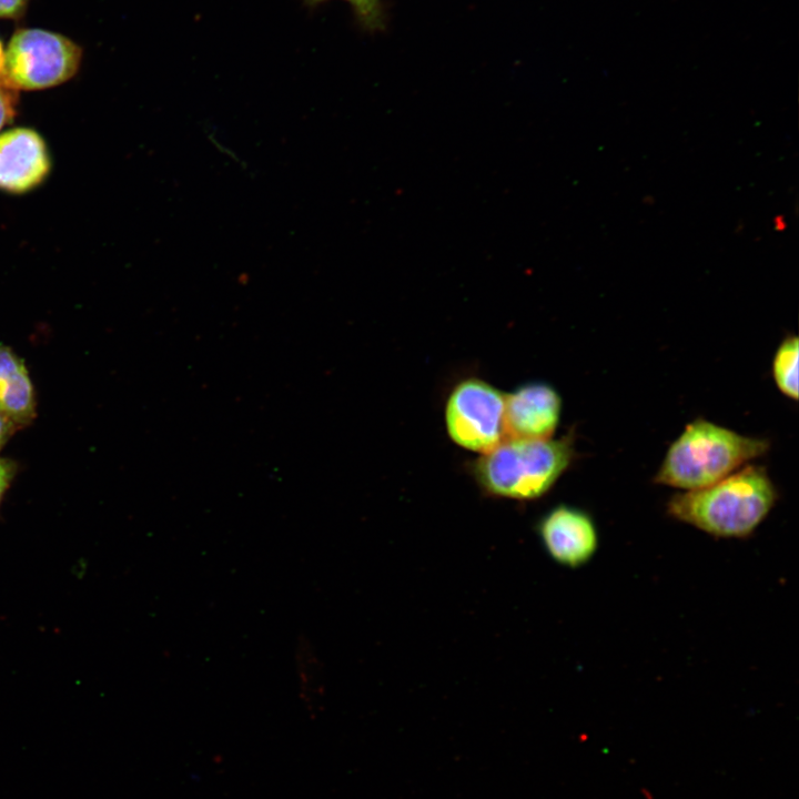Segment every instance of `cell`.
<instances>
[{
	"instance_id": "ba28073f",
	"label": "cell",
	"mask_w": 799,
	"mask_h": 799,
	"mask_svg": "<svg viewBox=\"0 0 799 799\" xmlns=\"http://www.w3.org/2000/svg\"><path fill=\"white\" fill-rule=\"evenodd\" d=\"M562 400L546 383H527L505 394V439L550 438L559 423Z\"/></svg>"
},
{
	"instance_id": "7c38bea8",
	"label": "cell",
	"mask_w": 799,
	"mask_h": 799,
	"mask_svg": "<svg viewBox=\"0 0 799 799\" xmlns=\"http://www.w3.org/2000/svg\"><path fill=\"white\" fill-rule=\"evenodd\" d=\"M7 79L0 81V130L16 115V95Z\"/></svg>"
},
{
	"instance_id": "7a4b0ae2",
	"label": "cell",
	"mask_w": 799,
	"mask_h": 799,
	"mask_svg": "<svg viewBox=\"0 0 799 799\" xmlns=\"http://www.w3.org/2000/svg\"><path fill=\"white\" fill-rule=\"evenodd\" d=\"M769 441L696 418L670 444L654 482L679 489L710 486L768 452Z\"/></svg>"
},
{
	"instance_id": "9c48e42d",
	"label": "cell",
	"mask_w": 799,
	"mask_h": 799,
	"mask_svg": "<svg viewBox=\"0 0 799 799\" xmlns=\"http://www.w3.org/2000/svg\"><path fill=\"white\" fill-rule=\"evenodd\" d=\"M36 413L33 386L23 362L0 345V414L14 425L26 424Z\"/></svg>"
},
{
	"instance_id": "8fae6325",
	"label": "cell",
	"mask_w": 799,
	"mask_h": 799,
	"mask_svg": "<svg viewBox=\"0 0 799 799\" xmlns=\"http://www.w3.org/2000/svg\"><path fill=\"white\" fill-rule=\"evenodd\" d=\"M326 0H305L310 6L322 3ZM348 2L360 21L368 30H377L384 27V10L381 0H344Z\"/></svg>"
},
{
	"instance_id": "6da1fadb",
	"label": "cell",
	"mask_w": 799,
	"mask_h": 799,
	"mask_svg": "<svg viewBox=\"0 0 799 799\" xmlns=\"http://www.w3.org/2000/svg\"><path fill=\"white\" fill-rule=\"evenodd\" d=\"M777 499L767 471L750 464L710 486L674 495L667 513L716 537L745 538L762 523Z\"/></svg>"
},
{
	"instance_id": "277c9868",
	"label": "cell",
	"mask_w": 799,
	"mask_h": 799,
	"mask_svg": "<svg viewBox=\"0 0 799 799\" xmlns=\"http://www.w3.org/2000/svg\"><path fill=\"white\" fill-rule=\"evenodd\" d=\"M81 55V48L62 34L20 29L6 51V79L12 87L24 90L55 87L77 73Z\"/></svg>"
},
{
	"instance_id": "30bf717a",
	"label": "cell",
	"mask_w": 799,
	"mask_h": 799,
	"mask_svg": "<svg viewBox=\"0 0 799 799\" xmlns=\"http://www.w3.org/2000/svg\"><path fill=\"white\" fill-rule=\"evenodd\" d=\"M798 338L786 337L775 353L772 375L779 391L786 396L798 398Z\"/></svg>"
},
{
	"instance_id": "52a82bcc",
	"label": "cell",
	"mask_w": 799,
	"mask_h": 799,
	"mask_svg": "<svg viewBox=\"0 0 799 799\" xmlns=\"http://www.w3.org/2000/svg\"><path fill=\"white\" fill-rule=\"evenodd\" d=\"M51 170V158L42 136L29 128H14L0 135V190L22 194L39 186Z\"/></svg>"
},
{
	"instance_id": "8992f818",
	"label": "cell",
	"mask_w": 799,
	"mask_h": 799,
	"mask_svg": "<svg viewBox=\"0 0 799 799\" xmlns=\"http://www.w3.org/2000/svg\"><path fill=\"white\" fill-rule=\"evenodd\" d=\"M537 534L550 558L570 568L585 565L598 547L591 517L567 505H558L545 514L537 524Z\"/></svg>"
},
{
	"instance_id": "3957f363",
	"label": "cell",
	"mask_w": 799,
	"mask_h": 799,
	"mask_svg": "<svg viewBox=\"0 0 799 799\" xmlns=\"http://www.w3.org/2000/svg\"><path fill=\"white\" fill-rule=\"evenodd\" d=\"M570 435L500 442L473 465L482 489L496 497L535 499L546 494L574 459Z\"/></svg>"
},
{
	"instance_id": "5b68a950",
	"label": "cell",
	"mask_w": 799,
	"mask_h": 799,
	"mask_svg": "<svg viewBox=\"0 0 799 799\" xmlns=\"http://www.w3.org/2000/svg\"><path fill=\"white\" fill-rule=\"evenodd\" d=\"M505 394L479 378L454 386L445 405V425L458 446L486 453L505 439Z\"/></svg>"
},
{
	"instance_id": "4fadbf2b",
	"label": "cell",
	"mask_w": 799,
	"mask_h": 799,
	"mask_svg": "<svg viewBox=\"0 0 799 799\" xmlns=\"http://www.w3.org/2000/svg\"><path fill=\"white\" fill-rule=\"evenodd\" d=\"M14 464L9 459L0 458V503L14 476Z\"/></svg>"
},
{
	"instance_id": "5bb4252c",
	"label": "cell",
	"mask_w": 799,
	"mask_h": 799,
	"mask_svg": "<svg viewBox=\"0 0 799 799\" xmlns=\"http://www.w3.org/2000/svg\"><path fill=\"white\" fill-rule=\"evenodd\" d=\"M29 0H0V18H14L23 12Z\"/></svg>"
},
{
	"instance_id": "2e32d148",
	"label": "cell",
	"mask_w": 799,
	"mask_h": 799,
	"mask_svg": "<svg viewBox=\"0 0 799 799\" xmlns=\"http://www.w3.org/2000/svg\"><path fill=\"white\" fill-rule=\"evenodd\" d=\"M4 64H6V51L3 50V45L0 41V77L4 74Z\"/></svg>"
},
{
	"instance_id": "9a60e30c",
	"label": "cell",
	"mask_w": 799,
	"mask_h": 799,
	"mask_svg": "<svg viewBox=\"0 0 799 799\" xmlns=\"http://www.w3.org/2000/svg\"><path fill=\"white\" fill-rule=\"evenodd\" d=\"M14 426L16 425L9 418L0 414V448L11 435Z\"/></svg>"
}]
</instances>
